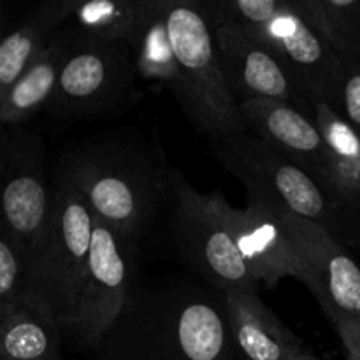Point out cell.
Listing matches in <instances>:
<instances>
[{
	"label": "cell",
	"instance_id": "obj_1",
	"mask_svg": "<svg viewBox=\"0 0 360 360\" xmlns=\"http://www.w3.org/2000/svg\"><path fill=\"white\" fill-rule=\"evenodd\" d=\"M91 350L104 360H245L224 294L178 276L137 281Z\"/></svg>",
	"mask_w": 360,
	"mask_h": 360
},
{
	"label": "cell",
	"instance_id": "obj_2",
	"mask_svg": "<svg viewBox=\"0 0 360 360\" xmlns=\"http://www.w3.org/2000/svg\"><path fill=\"white\" fill-rule=\"evenodd\" d=\"M169 171L157 144L120 127L69 144L55 176L79 190L102 221L141 243L167 206Z\"/></svg>",
	"mask_w": 360,
	"mask_h": 360
},
{
	"label": "cell",
	"instance_id": "obj_3",
	"mask_svg": "<svg viewBox=\"0 0 360 360\" xmlns=\"http://www.w3.org/2000/svg\"><path fill=\"white\" fill-rule=\"evenodd\" d=\"M211 155L245 185L248 200L315 221L341 245L360 248L359 214L341 207L309 172L248 130L211 144Z\"/></svg>",
	"mask_w": 360,
	"mask_h": 360
},
{
	"label": "cell",
	"instance_id": "obj_4",
	"mask_svg": "<svg viewBox=\"0 0 360 360\" xmlns=\"http://www.w3.org/2000/svg\"><path fill=\"white\" fill-rule=\"evenodd\" d=\"M48 227L27 262V297L44 308L65 334L86 276L95 217L86 197L53 179Z\"/></svg>",
	"mask_w": 360,
	"mask_h": 360
},
{
	"label": "cell",
	"instance_id": "obj_5",
	"mask_svg": "<svg viewBox=\"0 0 360 360\" xmlns=\"http://www.w3.org/2000/svg\"><path fill=\"white\" fill-rule=\"evenodd\" d=\"M169 37L183 77V101L192 125L211 144L246 132L238 102L221 70L213 25L200 0H169Z\"/></svg>",
	"mask_w": 360,
	"mask_h": 360
},
{
	"label": "cell",
	"instance_id": "obj_6",
	"mask_svg": "<svg viewBox=\"0 0 360 360\" xmlns=\"http://www.w3.org/2000/svg\"><path fill=\"white\" fill-rule=\"evenodd\" d=\"M169 232L179 262L220 294L252 292L257 281L210 193L197 192L176 167L169 171Z\"/></svg>",
	"mask_w": 360,
	"mask_h": 360
},
{
	"label": "cell",
	"instance_id": "obj_7",
	"mask_svg": "<svg viewBox=\"0 0 360 360\" xmlns=\"http://www.w3.org/2000/svg\"><path fill=\"white\" fill-rule=\"evenodd\" d=\"M70 34L72 46L46 108L49 115L65 122H83L111 118L136 105L141 90L130 49L123 44L86 41L72 30Z\"/></svg>",
	"mask_w": 360,
	"mask_h": 360
},
{
	"label": "cell",
	"instance_id": "obj_8",
	"mask_svg": "<svg viewBox=\"0 0 360 360\" xmlns=\"http://www.w3.org/2000/svg\"><path fill=\"white\" fill-rule=\"evenodd\" d=\"M141 243L95 217L86 276L69 334L83 348L104 338L139 281Z\"/></svg>",
	"mask_w": 360,
	"mask_h": 360
},
{
	"label": "cell",
	"instance_id": "obj_9",
	"mask_svg": "<svg viewBox=\"0 0 360 360\" xmlns=\"http://www.w3.org/2000/svg\"><path fill=\"white\" fill-rule=\"evenodd\" d=\"M2 231L13 236L28 259L41 241L51 213L44 143L25 127L4 129L0 137Z\"/></svg>",
	"mask_w": 360,
	"mask_h": 360
},
{
	"label": "cell",
	"instance_id": "obj_10",
	"mask_svg": "<svg viewBox=\"0 0 360 360\" xmlns=\"http://www.w3.org/2000/svg\"><path fill=\"white\" fill-rule=\"evenodd\" d=\"M210 21L221 70L238 105L255 98H269L315 118L316 102L311 95L252 28L217 18H210Z\"/></svg>",
	"mask_w": 360,
	"mask_h": 360
},
{
	"label": "cell",
	"instance_id": "obj_11",
	"mask_svg": "<svg viewBox=\"0 0 360 360\" xmlns=\"http://www.w3.org/2000/svg\"><path fill=\"white\" fill-rule=\"evenodd\" d=\"M210 195L257 283L276 287L283 278L292 276L315 294V278L273 210L259 200H248V206L238 210L218 190Z\"/></svg>",
	"mask_w": 360,
	"mask_h": 360
},
{
	"label": "cell",
	"instance_id": "obj_12",
	"mask_svg": "<svg viewBox=\"0 0 360 360\" xmlns=\"http://www.w3.org/2000/svg\"><path fill=\"white\" fill-rule=\"evenodd\" d=\"M248 28L274 49L313 101L334 108L343 60L295 9L294 0H283L269 20Z\"/></svg>",
	"mask_w": 360,
	"mask_h": 360
},
{
	"label": "cell",
	"instance_id": "obj_13",
	"mask_svg": "<svg viewBox=\"0 0 360 360\" xmlns=\"http://www.w3.org/2000/svg\"><path fill=\"white\" fill-rule=\"evenodd\" d=\"M278 217L315 278L313 295L326 297L341 311L360 316V267L345 245L315 221L292 213Z\"/></svg>",
	"mask_w": 360,
	"mask_h": 360
},
{
	"label": "cell",
	"instance_id": "obj_14",
	"mask_svg": "<svg viewBox=\"0 0 360 360\" xmlns=\"http://www.w3.org/2000/svg\"><path fill=\"white\" fill-rule=\"evenodd\" d=\"M239 111L250 134L309 172L326 188V141L315 118L269 98L243 102Z\"/></svg>",
	"mask_w": 360,
	"mask_h": 360
},
{
	"label": "cell",
	"instance_id": "obj_15",
	"mask_svg": "<svg viewBox=\"0 0 360 360\" xmlns=\"http://www.w3.org/2000/svg\"><path fill=\"white\" fill-rule=\"evenodd\" d=\"M231 329L245 360H292L308 354L299 338L252 292H227Z\"/></svg>",
	"mask_w": 360,
	"mask_h": 360
},
{
	"label": "cell",
	"instance_id": "obj_16",
	"mask_svg": "<svg viewBox=\"0 0 360 360\" xmlns=\"http://www.w3.org/2000/svg\"><path fill=\"white\" fill-rule=\"evenodd\" d=\"M74 4L76 0H46L4 37L0 42V98L48 49L69 20Z\"/></svg>",
	"mask_w": 360,
	"mask_h": 360
},
{
	"label": "cell",
	"instance_id": "obj_17",
	"mask_svg": "<svg viewBox=\"0 0 360 360\" xmlns=\"http://www.w3.org/2000/svg\"><path fill=\"white\" fill-rule=\"evenodd\" d=\"M72 46V34L63 25L44 53L0 98V125L23 127L42 108H48L58 86L63 63Z\"/></svg>",
	"mask_w": 360,
	"mask_h": 360
},
{
	"label": "cell",
	"instance_id": "obj_18",
	"mask_svg": "<svg viewBox=\"0 0 360 360\" xmlns=\"http://www.w3.org/2000/svg\"><path fill=\"white\" fill-rule=\"evenodd\" d=\"M315 122L326 141V190L341 207L360 217V137L326 102H316Z\"/></svg>",
	"mask_w": 360,
	"mask_h": 360
},
{
	"label": "cell",
	"instance_id": "obj_19",
	"mask_svg": "<svg viewBox=\"0 0 360 360\" xmlns=\"http://www.w3.org/2000/svg\"><path fill=\"white\" fill-rule=\"evenodd\" d=\"M164 0H91L76 2L67 27L81 39L130 48Z\"/></svg>",
	"mask_w": 360,
	"mask_h": 360
},
{
	"label": "cell",
	"instance_id": "obj_20",
	"mask_svg": "<svg viewBox=\"0 0 360 360\" xmlns=\"http://www.w3.org/2000/svg\"><path fill=\"white\" fill-rule=\"evenodd\" d=\"M62 334L58 322L27 297L0 315V360H60Z\"/></svg>",
	"mask_w": 360,
	"mask_h": 360
},
{
	"label": "cell",
	"instance_id": "obj_21",
	"mask_svg": "<svg viewBox=\"0 0 360 360\" xmlns=\"http://www.w3.org/2000/svg\"><path fill=\"white\" fill-rule=\"evenodd\" d=\"M167 2L169 0L162 2L160 9L144 25L129 49L137 76L146 81L165 84L176 101L181 102L183 77L169 37L167 18H165Z\"/></svg>",
	"mask_w": 360,
	"mask_h": 360
},
{
	"label": "cell",
	"instance_id": "obj_22",
	"mask_svg": "<svg viewBox=\"0 0 360 360\" xmlns=\"http://www.w3.org/2000/svg\"><path fill=\"white\" fill-rule=\"evenodd\" d=\"M294 6L343 62L360 60V0H294Z\"/></svg>",
	"mask_w": 360,
	"mask_h": 360
},
{
	"label": "cell",
	"instance_id": "obj_23",
	"mask_svg": "<svg viewBox=\"0 0 360 360\" xmlns=\"http://www.w3.org/2000/svg\"><path fill=\"white\" fill-rule=\"evenodd\" d=\"M27 299V255L20 243L0 234V315L13 311Z\"/></svg>",
	"mask_w": 360,
	"mask_h": 360
},
{
	"label": "cell",
	"instance_id": "obj_24",
	"mask_svg": "<svg viewBox=\"0 0 360 360\" xmlns=\"http://www.w3.org/2000/svg\"><path fill=\"white\" fill-rule=\"evenodd\" d=\"M333 109L360 137V60L343 62L336 104Z\"/></svg>",
	"mask_w": 360,
	"mask_h": 360
},
{
	"label": "cell",
	"instance_id": "obj_25",
	"mask_svg": "<svg viewBox=\"0 0 360 360\" xmlns=\"http://www.w3.org/2000/svg\"><path fill=\"white\" fill-rule=\"evenodd\" d=\"M316 301H319L322 311L326 313V316L336 329L348 355L360 360V316L341 311L336 306L330 304L326 297H316Z\"/></svg>",
	"mask_w": 360,
	"mask_h": 360
},
{
	"label": "cell",
	"instance_id": "obj_26",
	"mask_svg": "<svg viewBox=\"0 0 360 360\" xmlns=\"http://www.w3.org/2000/svg\"><path fill=\"white\" fill-rule=\"evenodd\" d=\"M292 360H319V359H315V357H313V355L308 352V354H301V355H297V357H294Z\"/></svg>",
	"mask_w": 360,
	"mask_h": 360
},
{
	"label": "cell",
	"instance_id": "obj_27",
	"mask_svg": "<svg viewBox=\"0 0 360 360\" xmlns=\"http://www.w3.org/2000/svg\"><path fill=\"white\" fill-rule=\"evenodd\" d=\"M348 360H357V359H354V357H350V355H348Z\"/></svg>",
	"mask_w": 360,
	"mask_h": 360
}]
</instances>
